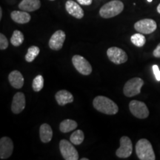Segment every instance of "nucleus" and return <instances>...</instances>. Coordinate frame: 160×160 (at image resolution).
Returning <instances> with one entry per match:
<instances>
[{"label": "nucleus", "mask_w": 160, "mask_h": 160, "mask_svg": "<svg viewBox=\"0 0 160 160\" xmlns=\"http://www.w3.org/2000/svg\"><path fill=\"white\" fill-rule=\"evenodd\" d=\"M84 139H85V134L82 130H77L73 132L71 135L70 140L73 145H79L80 144L83 142Z\"/></svg>", "instance_id": "obj_21"}, {"label": "nucleus", "mask_w": 160, "mask_h": 160, "mask_svg": "<svg viewBox=\"0 0 160 160\" xmlns=\"http://www.w3.org/2000/svg\"><path fill=\"white\" fill-rule=\"evenodd\" d=\"M8 47V41L3 33H0V50L3 51Z\"/></svg>", "instance_id": "obj_26"}, {"label": "nucleus", "mask_w": 160, "mask_h": 160, "mask_svg": "<svg viewBox=\"0 0 160 160\" xmlns=\"http://www.w3.org/2000/svg\"><path fill=\"white\" fill-rule=\"evenodd\" d=\"M25 96L22 92H18L13 96L11 104V111L15 114H19L25 108Z\"/></svg>", "instance_id": "obj_13"}, {"label": "nucleus", "mask_w": 160, "mask_h": 160, "mask_svg": "<svg viewBox=\"0 0 160 160\" xmlns=\"http://www.w3.org/2000/svg\"><path fill=\"white\" fill-rule=\"evenodd\" d=\"M77 123L74 120L72 119H65L60 123L59 130L62 133H68L74 130L77 128Z\"/></svg>", "instance_id": "obj_20"}, {"label": "nucleus", "mask_w": 160, "mask_h": 160, "mask_svg": "<svg viewBox=\"0 0 160 160\" xmlns=\"http://www.w3.org/2000/svg\"><path fill=\"white\" fill-rule=\"evenodd\" d=\"M40 52L39 47L37 46H31L28 50L27 53L25 55V60L28 62H32L37 57H38Z\"/></svg>", "instance_id": "obj_22"}, {"label": "nucleus", "mask_w": 160, "mask_h": 160, "mask_svg": "<svg viewBox=\"0 0 160 160\" xmlns=\"http://www.w3.org/2000/svg\"><path fill=\"white\" fill-rule=\"evenodd\" d=\"M131 42L133 44L137 47H142V46L145 45L146 42V39L142 33H138L133 34L131 37Z\"/></svg>", "instance_id": "obj_24"}, {"label": "nucleus", "mask_w": 160, "mask_h": 160, "mask_svg": "<svg viewBox=\"0 0 160 160\" xmlns=\"http://www.w3.org/2000/svg\"><path fill=\"white\" fill-rule=\"evenodd\" d=\"M129 108L132 114L138 119H145L149 116L148 108L142 102L132 100L129 103Z\"/></svg>", "instance_id": "obj_6"}, {"label": "nucleus", "mask_w": 160, "mask_h": 160, "mask_svg": "<svg viewBox=\"0 0 160 160\" xmlns=\"http://www.w3.org/2000/svg\"><path fill=\"white\" fill-rule=\"evenodd\" d=\"M11 19L15 22L19 24H26L29 22L31 19V15L28 12L24 11H14L11 13Z\"/></svg>", "instance_id": "obj_18"}, {"label": "nucleus", "mask_w": 160, "mask_h": 160, "mask_svg": "<svg viewBox=\"0 0 160 160\" xmlns=\"http://www.w3.org/2000/svg\"><path fill=\"white\" fill-rule=\"evenodd\" d=\"M144 81L141 78L134 77L129 79L123 88V93L127 97H132L139 94Z\"/></svg>", "instance_id": "obj_4"}, {"label": "nucleus", "mask_w": 160, "mask_h": 160, "mask_svg": "<svg viewBox=\"0 0 160 160\" xmlns=\"http://www.w3.org/2000/svg\"><path fill=\"white\" fill-rule=\"evenodd\" d=\"M13 151V143L11 138L4 137L0 139V158L8 159Z\"/></svg>", "instance_id": "obj_11"}, {"label": "nucleus", "mask_w": 160, "mask_h": 160, "mask_svg": "<svg viewBox=\"0 0 160 160\" xmlns=\"http://www.w3.org/2000/svg\"><path fill=\"white\" fill-rule=\"evenodd\" d=\"M41 7L39 0H22L19 4V9L26 12H33L37 11Z\"/></svg>", "instance_id": "obj_17"}, {"label": "nucleus", "mask_w": 160, "mask_h": 160, "mask_svg": "<svg viewBox=\"0 0 160 160\" xmlns=\"http://www.w3.org/2000/svg\"><path fill=\"white\" fill-rule=\"evenodd\" d=\"M157 12H158V13H160V3H159V5L157 6Z\"/></svg>", "instance_id": "obj_31"}, {"label": "nucleus", "mask_w": 160, "mask_h": 160, "mask_svg": "<svg viewBox=\"0 0 160 160\" xmlns=\"http://www.w3.org/2000/svg\"><path fill=\"white\" fill-rule=\"evenodd\" d=\"M50 1H54V0H50Z\"/></svg>", "instance_id": "obj_34"}, {"label": "nucleus", "mask_w": 160, "mask_h": 160, "mask_svg": "<svg viewBox=\"0 0 160 160\" xmlns=\"http://www.w3.org/2000/svg\"><path fill=\"white\" fill-rule=\"evenodd\" d=\"M133 145L131 139L128 137H122L120 139V147L116 151V155L119 158H128L132 154Z\"/></svg>", "instance_id": "obj_10"}, {"label": "nucleus", "mask_w": 160, "mask_h": 160, "mask_svg": "<svg viewBox=\"0 0 160 160\" xmlns=\"http://www.w3.org/2000/svg\"><path fill=\"white\" fill-rule=\"evenodd\" d=\"M24 35L21 31L16 30L13 31V35L11 38V42L12 45L15 47H18V46L21 45L24 42Z\"/></svg>", "instance_id": "obj_23"}, {"label": "nucleus", "mask_w": 160, "mask_h": 160, "mask_svg": "<svg viewBox=\"0 0 160 160\" xmlns=\"http://www.w3.org/2000/svg\"><path fill=\"white\" fill-rule=\"evenodd\" d=\"M136 153L140 160H155L156 156L151 143L148 139H141L136 145Z\"/></svg>", "instance_id": "obj_2"}, {"label": "nucleus", "mask_w": 160, "mask_h": 160, "mask_svg": "<svg viewBox=\"0 0 160 160\" xmlns=\"http://www.w3.org/2000/svg\"><path fill=\"white\" fill-rule=\"evenodd\" d=\"M65 38V33L63 31L59 30L56 31L49 40L50 48L53 51H59L62 48Z\"/></svg>", "instance_id": "obj_12"}, {"label": "nucleus", "mask_w": 160, "mask_h": 160, "mask_svg": "<svg viewBox=\"0 0 160 160\" xmlns=\"http://www.w3.org/2000/svg\"><path fill=\"white\" fill-rule=\"evenodd\" d=\"M152 69H153V72L154 73V76L156 77V79L157 81H160V70L159 66L157 65H153V67H152Z\"/></svg>", "instance_id": "obj_27"}, {"label": "nucleus", "mask_w": 160, "mask_h": 160, "mask_svg": "<svg viewBox=\"0 0 160 160\" xmlns=\"http://www.w3.org/2000/svg\"><path fill=\"white\" fill-rule=\"evenodd\" d=\"M124 4L119 0H113L106 3L99 10V15L104 19L114 17L122 12Z\"/></svg>", "instance_id": "obj_3"}, {"label": "nucleus", "mask_w": 160, "mask_h": 160, "mask_svg": "<svg viewBox=\"0 0 160 160\" xmlns=\"http://www.w3.org/2000/svg\"><path fill=\"white\" fill-rule=\"evenodd\" d=\"M9 82L12 87L16 89H20L24 85V77L19 71H13L8 76Z\"/></svg>", "instance_id": "obj_15"}, {"label": "nucleus", "mask_w": 160, "mask_h": 160, "mask_svg": "<svg viewBox=\"0 0 160 160\" xmlns=\"http://www.w3.org/2000/svg\"><path fill=\"white\" fill-rule=\"evenodd\" d=\"M66 139H62L59 142V150L61 154L65 160L79 159V153L75 147Z\"/></svg>", "instance_id": "obj_5"}, {"label": "nucleus", "mask_w": 160, "mask_h": 160, "mask_svg": "<svg viewBox=\"0 0 160 160\" xmlns=\"http://www.w3.org/2000/svg\"><path fill=\"white\" fill-rule=\"evenodd\" d=\"M2 9L0 8V19H2Z\"/></svg>", "instance_id": "obj_30"}, {"label": "nucleus", "mask_w": 160, "mask_h": 160, "mask_svg": "<svg viewBox=\"0 0 160 160\" xmlns=\"http://www.w3.org/2000/svg\"><path fill=\"white\" fill-rule=\"evenodd\" d=\"M147 1H148V2H152V1H153V0H147Z\"/></svg>", "instance_id": "obj_33"}, {"label": "nucleus", "mask_w": 160, "mask_h": 160, "mask_svg": "<svg viewBox=\"0 0 160 160\" xmlns=\"http://www.w3.org/2000/svg\"><path fill=\"white\" fill-rule=\"evenodd\" d=\"M56 100L57 103L60 106H64L68 103H71L73 102V95L69 91L66 90H61L59 91L55 95Z\"/></svg>", "instance_id": "obj_16"}, {"label": "nucleus", "mask_w": 160, "mask_h": 160, "mask_svg": "<svg viewBox=\"0 0 160 160\" xmlns=\"http://www.w3.org/2000/svg\"><path fill=\"white\" fill-rule=\"evenodd\" d=\"M82 160H88V159H87V158H82V159H81Z\"/></svg>", "instance_id": "obj_32"}, {"label": "nucleus", "mask_w": 160, "mask_h": 160, "mask_svg": "<svg viewBox=\"0 0 160 160\" xmlns=\"http://www.w3.org/2000/svg\"><path fill=\"white\" fill-rule=\"evenodd\" d=\"M39 136L41 141L43 143H48L51 141L53 137V131L48 124L44 123L40 126Z\"/></svg>", "instance_id": "obj_19"}, {"label": "nucleus", "mask_w": 160, "mask_h": 160, "mask_svg": "<svg viewBox=\"0 0 160 160\" xmlns=\"http://www.w3.org/2000/svg\"><path fill=\"white\" fill-rule=\"evenodd\" d=\"M153 57L157 58H160V43L157 45V47L156 48V49L153 52Z\"/></svg>", "instance_id": "obj_28"}, {"label": "nucleus", "mask_w": 160, "mask_h": 160, "mask_svg": "<svg viewBox=\"0 0 160 160\" xmlns=\"http://www.w3.org/2000/svg\"><path fill=\"white\" fill-rule=\"evenodd\" d=\"M72 62L77 71L82 75L88 76L92 72L91 64L87 59L80 55H75L72 58Z\"/></svg>", "instance_id": "obj_7"}, {"label": "nucleus", "mask_w": 160, "mask_h": 160, "mask_svg": "<svg viewBox=\"0 0 160 160\" xmlns=\"http://www.w3.org/2000/svg\"><path fill=\"white\" fill-rule=\"evenodd\" d=\"M157 28V22L151 19H141L134 24V28L136 31L139 33H142V34H150L155 31Z\"/></svg>", "instance_id": "obj_9"}, {"label": "nucleus", "mask_w": 160, "mask_h": 160, "mask_svg": "<svg viewBox=\"0 0 160 160\" xmlns=\"http://www.w3.org/2000/svg\"><path fill=\"white\" fill-rule=\"evenodd\" d=\"M93 105L96 110L108 115L117 114L119 108L113 100L104 96H98L93 101Z\"/></svg>", "instance_id": "obj_1"}, {"label": "nucleus", "mask_w": 160, "mask_h": 160, "mask_svg": "<svg viewBox=\"0 0 160 160\" xmlns=\"http://www.w3.org/2000/svg\"><path fill=\"white\" fill-rule=\"evenodd\" d=\"M65 8L70 15L78 19H82L84 17V11L82 8L80 7L79 4L73 0H68L66 2Z\"/></svg>", "instance_id": "obj_14"}, {"label": "nucleus", "mask_w": 160, "mask_h": 160, "mask_svg": "<svg viewBox=\"0 0 160 160\" xmlns=\"http://www.w3.org/2000/svg\"><path fill=\"white\" fill-rule=\"evenodd\" d=\"M107 56L112 62L116 65L125 63L128 59L125 51L117 47H111L108 49Z\"/></svg>", "instance_id": "obj_8"}, {"label": "nucleus", "mask_w": 160, "mask_h": 160, "mask_svg": "<svg viewBox=\"0 0 160 160\" xmlns=\"http://www.w3.org/2000/svg\"><path fill=\"white\" fill-rule=\"evenodd\" d=\"M77 1L82 5H91L92 4V0H77Z\"/></svg>", "instance_id": "obj_29"}, {"label": "nucleus", "mask_w": 160, "mask_h": 160, "mask_svg": "<svg viewBox=\"0 0 160 160\" xmlns=\"http://www.w3.org/2000/svg\"><path fill=\"white\" fill-rule=\"evenodd\" d=\"M44 87V78L42 75H38L33 80L32 88L35 92H39Z\"/></svg>", "instance_id": "obj_25"}]
</instances>
